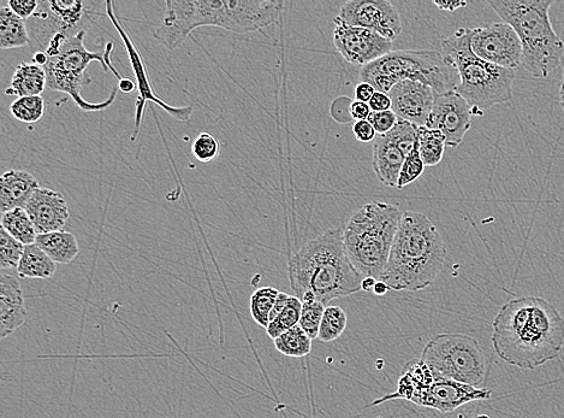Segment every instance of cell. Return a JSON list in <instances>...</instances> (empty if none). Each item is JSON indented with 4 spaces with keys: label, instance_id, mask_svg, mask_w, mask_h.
Returning <instances> with one entry per match:
<instances>
[{
    "label": "cell",
    "instance_id": "d590c367",
    "mask_svg": "<svg viewBox=\"0 0 564 418\" xmlns=\"http://www.w3.org/2000/svg\"><path fill=\"white\" fill-rule=\"evenodd\" d=\"M402 373L407 374L409 378H411L414 385L417 386V393L427 390V388H430L436 381L435 375H433L429 365L421 361V358H415L409 361L405 365V368H403Z\"/></svg>",
    "mask_w": 564,
    "mask_h": 418
},
{
    "label": "cell",
    "instance_id": "f5cc1de1",
    "mask_svg": "<svg viewBox=\"0 0 564 418\" xmlns=\"http://www.w3.org/2000/svg\"><path fill=\"white\" fill-rule=\"evenodd\" d=\"M472 418H491V417L488 416V415H478V416H474Z\"/></svg>",
    "mask_w": 564,
    "mask_h": 418
},
{
    "label": "cell",
    "instance_id": "7a4b0ae2",
    "mask_svg": "<svg viewBox=\"0 0 564 418\" xmlns=\"http://www.w3.org/2000/svg\"><path fill=\"white\" fill-rule=\"evenodd\" d=\"M288 272L295 297L325 306L360 292L364 280L350 262L342 229H330L308 241L290 257Z\"/></svg>",
    "mask_w": 564,
    "mask_h": 418
},
{
    "label": "cell",
    "instance_id": "277c9868",
    "mask_svg": "<svg viewBox=\"0 0 564 418\" xmlns=\"http://www.w3.org/2000/svg\"><path fill=\"white\" fill-rule=\"evenodd\" d=\"M503 22L514 28L522 45V64L534 78L545 79L560 67L564 43L552 28L554 0H489Z\"/></svg>",
    "mask_w": 564,
    "mask_h": 418
},
{
    "label": "cell",
    "instance_id": "8fae6325",
    "mask_svg": "<svg viewBox=\"0 0 564 418\" xmlns=\"http://www.w3.org/2000/svg\"><path fill=\"white\" fill-rule=\"evenodd\" d=\"M419 127L400 121L393 131L374 139L372 167L379 181L387 187H397L406 158L418 146Z\"/></svg>",
    "mask_w": 564,
    "mask_h": 418
},
{
    "label": "cell",
    "instance_id": "2e32d148",
    "mask_svg": "<svg viewBox=\"0 0 564 418\" xmlns=\"http://www.w3.org/2000/svg\"><path fill=\"white\" fill-rule=\"evenodd\" d=\"M472 108L459 93L449 91L437 94L426 126L441 132L447 146H460L472 127Z\"/></svg>",
    "mask_w": 564,
    "mask_h": 418
},
{
    "label": "cell",
    "instance_id": "4dcf8cb0",
    "mask_svg": "<svg viewBox=\"0 0 564 418\" xmlns=\"http://www.w3.org/2000/svg\"><path fill=\"white\" fill-rule=\"evenodd\" d=\"M347 323V314L340 306H326L317 339L323 343L337 340L346 331Z\"/></svg>",
    "mask_w": 564,
    "mask_h": 418
},
{
    "label": "cell",
    "instance_id": "3957f363",
    "mask_svg": "<svg viewBox=\"0 0 564 418\" xmlns=\"http://www.w3.org/2000/svg\"><path fill=\"white\" fill-rule=\"evenodd\" d=\"M445 257L447 246L429 217L407 211L379 280L397 292L425 290L442 273Z\"/></svg>",
    "mask_w": 564,
    "mask_h": 418
},
{
    "label": "cell",
    "instance_id": "5b68a950",
    "mask_svg": "<svg viewBox=\"0 0 564 418\" xmlns=\"http://www.w3.org/2000/svg\"><path fill=\"white\" fill-rule=\"evenodd\" d=\"M471 28H459L442 41V55L459 74L455 91L472 108L473 115L513 99L514 70L495 66L474 54Z\"/></svg>",
    "mask_w": 564,
    "mask_h": 418
},
{
    "label": "cell",
    "instance_id": "ac0fdd59",
    "mask_svg": "<svg viewBox=\"0 0 564 418\" xmlns=\"http://www.w3.org/2000/svg\"><path fill=\"white\" fill-rule=\"evenodd\" d=\"M391 99V110L400 121L425 127L431 115L437 93L432 87L418 81L399 82L388 93Z\"/></svg>",
    "mask_w": 564,
    "mask_h": 418
},
{
    "label": "cell",
    "instance_id": "1f68e13d",
    "mask_svg": "<svg viewBox=\"0 0 564 418\" xmlns=\"http://www.w3.org/2000/svg\"><path fill=\"white\" fill-rule=\"evenodd\" d=\"M302 310V302L298 297L290 296L286 308L283 309L269 327L266 328L267 335L273 340L279 335L286 333L289 329L299 325Z\"/></svg>",
    "mask_w": 564,
    "mask_h": 418
},
{
    "label": "cell",
    "instance_id": "60d3db41",
    "mask_svg": "<svg viewBox=\"0 0 564 418\" xmlns=\"http://www.w3.org/2000/svg\"><path fill=\"white\" fill-rule=\"evenodd\" d=\"M353 132L356 140H359L360 143H370V141H374L378 135L376 129H374L371 122L368 120L356 121L354 123Z\"/></svg>",
    "mask_w": 564,
    "mask_h": 418
},
{
    "label": "cell",
    "instance_id": "f35d334b",
    "mask_svg": "<svg viewBox=\"0 0 564 418\" xmlns=\"http://www.w3.org/2000/svg\"><path fill=\"white\" fill-rule=\"evenodd\" d=\"M368 121L376 129L378 135L388 134L400 122L399 117L396 116L393 110L381 111V113H374L372 111Z\"/></svg>",
    "mask_w": 564,
    "mask_h": 418
},
{
    "label": "cell",
    "instance_id": "f907efd6",
    "mask_svg": "<svg viewBox=\"0 0 564 418\" xmlns=\"http://www.w3.org/2000/svg\"><path fill=\"white\" fill-rule=\"evenodd\" d=\"M377 280L373 278H365L361 282V291L373 292L374 286H376Z\"/></svg>",
    "mask_w": 564,
    "mask_h": 418
},
{
    "label": "cell",
    "instance_id": "e0dca14e",
    "mask_svg": "<svg viewBox=\"0 0 564 418\" xmlns=\"http://www.w3.org/2000/svg\"><path fill=\"white\" fill-rule=\"evenodd\" d=\"M88 5L91 4L75 2V0L40 2L37 13L32 17L40 28V38L47 37L50 43L58 33L71 37L83 31L80 29L83 21L93 13L91 9H87Z\"/></svg>",
    "mask_w": 564,
    "mask_h": 418
},
{
    "label": "cell",
    "instance_id": "836d02e7",
    "mask_svg": "<svg viewBox=\"0 0 564 418\" xmlns=\"http://www.w3.org/2000/svg\"><path fill=\"white\" fill-rule=\"evenodd\" d=\"M25 247L0 228V268L3 270L19 268Z\"/></svg>",
    "mask_w": 564,
    "mask_h": 418
},
{
    "label": "cell",
    "instance_id": "83f0119b",
    "mask_svg": "<svg viewBox=\"0 0 564 418\" xmlns=\"http://www.w3.org/2000/svg\"><path fill=\"white\" fill-rule=\"evenodd\" d=\"M447 140L441 132L427 127H419L418 150L426 167H436L442 162Z\"/></svg>",
    "mask_w": 564,
    "mask_h": 418
},
{
    "label": "cell",
    "instance_id": "6da1fadb",
    "mask_svg": "<svg viewBox=\"0 0 564 418\" xmlns=\"http://www.w3.org/2000/svg\"><path fill=\"white\" fill-rule=\"evenodd\" d=\"M492 345L504 362L534 370L560 355L564 319L554 305L539 297H520L504 304L495 317Z\"/></svg>",
    "mask_w": 564,
    "mask_h": 418
},
{
    "label": "cell",
    "instance_id": "816d5d0a",
    "mask_svg": "<svg viewBox=\"0 0 564 418\" xmlns=\"http://www.w3.org/2000/svg\"><path fill=\"white\" fill-rule=\"evenodd\" d=\"M560 105L564 113V68H563V75H562L561 86H560Z\"/></svg>",
    "mask_w": 564,
    "mask_h": 418
},
{
    "label": "cell",
    "instance_id": "cb8c5ba5",
    "mask_svg": "<svg viewBox=\"0 0 564 418\" xmlns=\"http://www.w3.org/2000/svg\"><path fill=\"white\" fill-rule=\"evenodd\" d=\"M35 244L56 264H70L80 253L79 243L70 232L39 234Z\"/></svg>",
    "mask_w": 564,
    "mask_h": 418
},
{
    "label": "cell",
    "instance_id": "52a82bcc",
    "mask_svg": "<svg viewBox=\"0 0 564 418\" xmlns=\"http://www.w3.org/2000/svg\"><path fill=\"white\" fill-rule=\"evenodd\" d=\"M403 213L396 205H362L343 229L344 246L362 278L381 279L399 231Z\"/></svg>",
    "mask_w": 564,
    "mask_h": 418
},
{
    "label": "cell",
    "instance_id": "ab89813d",
    "mask_svg": "<svg viewBox=\"0 0 564 418\" xmlns=\"http://www.w3.org/2000/svg\"><path fill=\"white\" fill-rule=\"evenodd\" d=\"M39 3L38 0H9L8 5L17 16L26 21L37 13Z\"/></svg>",
    "mask_w": 564,
    "mask_h": 418
},
{
    "label": "cell",
    "instance_id": "9c48e42d",
    "mask_svg": "<svg viewBox=\"0 0 564 418\" xmlns=\"http://www.w3.org/2000/svg\"><path fill=\"white\" fill-rule=\"evenodd\" d=\"M421 361L429 365L436 379L459 382L483 390L490 364L479 341L465 334L436 335L424 347Z\"/></svg>",
    "mask_w": 564,
    "mask_h": 418
},
{
    "label": "cell",
    "instance_id": "7c38bea8",
    "mask_svg": "<svg viewBox=\"0 0 564 418\" xmlns=\"http://www.w3.org/2000/svg\"><path fill=\"white\" fill-rule=\"evenodd\" d=\"M106 13H108L109 19L112 25L117 29L118 34L126 45V49L129 56L130 64H132L133 72L135 74L136 82H138L139 98L136 100L135 107V127L132 140L135 141L139 137L140 128L142 126V120H144L145 105L147 102H153L159 105L160 108L164 109L169 116L174 117L178 121H188L191 119L194 108L189 105V107H171L164 100L160 99L156 92H154L150 76L147 74V69L142 57L139 54L138 49L134 45L132 39H130L129 34L126 29L118 21L116 11L114 9V3H106Z\"/></svg>",
    "mask_w": 564,
    "mask_h": 418
},
{
    "label": "cell",
    "instance_id": "c3c4849f",
    "mask_svg": "<svg viewBox=\"0 0 564 418\" xmlns=\"http://www.w3.org/2000/svg\"><path fill=\"white\" fill-rule=\"evenodd\" d=\"M390 288L385 282L378 280L376 286L373 288V293L378 297L385 296L389 292Z\"/></svg>",
    "mask_w": 564,
    "mask_h": 418
},
{
    "label": "cell",
    "instance_id": "d6986e66",
    "mask_svg": "<svg viewBox=\"0 0 564 418\" xmlns=\"http://www.w3.org/2000/svg\"><path fill=\"white\" fill-rule=\"evenodd\" d=\"M491 397L492 391L486 388L479 390V388L459 384V382L436 379L435 384L430 388L415 393L411 402L424 406V408L449 414L463 405L478 402V400H489Z\"/></svg>",
    "mask_w": 564,
    "mask_h": 418
},
{
    "label": "cell",
    "instance_id": "b9f144b4",
    "mask_svg": "<svg viewBox=\"0 0 564 418\" xmlns=\"http://www.w3.org/2000/svg\"><path fill=\"white\" fill-rule=\"evenodd\" d=\"M370 108L374 113H381V111H388L391 110L393 104H391V99L389 94L383 92H376L374 96L370 100Z\"/></svg>",
    "mask_w": 564,
    "mask_h": 418
},
{
    "label": "cell",
    "instance_id": "7dc6e473",
    "mask_svg": "<svg viewBox=\"0 0 564 418\" xmlns=\"http://www.w3.org/2000/svg\"><path fill=\"white\" fill-rule=\"evenodd\" d=\"M118 88H120V90L123 93H132L135 91V82L133 80H130L128 78H123L120 81V85H118Z\"/></svg>",
    "mask_w": 564,
    "mask_h": 418
},
{
    "label": "cell",
    "instance_id": "7402d4cb",
    "mask_svg": "<svg viewBox=\"0 0 564 418\" xmlns=\"http://www.w3.org/2000/svg\"><path fill=\"white\" fill-rule=\"evenodd\" d=\"M39 182L25 170H9L0 179V210L2 213L25 209L29 199L39 190Z\"/></svg>",
    "mask_w": 564,
    "mask_h": 418
},
{
    "label": "cell",
    "instance_id": "484cf974",
    "mask_svg": "<svg viewBox=\"0 0 564 418\" xmlns=\"http://www.w3.org/2000/svg\"><path fill=\"white\" fill-rule=\"evenodd\" d=\"M57 264L37 244L25 247L17 274L21 279L49 280L56 274Z\"/></svg>",
    "mask_w": 564,
    "mask_h": 418
},
{
    "label": "cell",
    "instance_id": "4fadbf2b",
    "mask_svg": "<svg viewBox=\"0 0 564 418\" xmlns=\"http://www.w3.org/2000/svg\"><path fill=\"white\" fill-rule=\"evenodd\" d=\"M471 45L474 54L495 66L515 70L522 64L521 40L506 22L472 29Z\"/></svg>",
    "mask_w": 564,
    "mask_h": 418
},
{
    "label": "cell",
    "instance_id": "ba28073f",
    "mask_svg": "<svg viewBox=\"0 0 564 418\" xmlns=\"http://www.w3.org/2000/svg\"><path fill=\"white\" fill-rule=\"evenodd\" d=\"M360 80L387 94L396 84L406 80L421 82L442 94L455 91L459 74L442 52L403 50L391 51L381 60L362 67Z\"/></svg>",
    "mask_w": 564,
    "mask_h": 418
},
{
    "label": "cell",
    "instance_id": "f6af8a7d",
    "mask_svg": "<svg viewBox=\"0 0 564 418\" xmlns=\"http://www.w3.org/2000/svg\"><path fill=\"white\" fill-rule=\"evenodd\" d=\"M289 294L284 293V292H279L278 294V298L276 300V304L275 306H273L271 315H270V323L276 319V317L281 314V312L283 311L284 308H286V305L289 302Z\"/></svg>",
    "mask_w": 564,
    "mask_h": 418
},
{
    "label": "cell",
    "instance_id": "f1b7e54d",
    "mask_svg": "<svg viewBox=\"0 0 564 418\" xmlns=\"http://www.w3.org/2000/svg\"><path fill=\"white\" fill-rule=\"evenodd\" d=\"M273 341L276 350L287 357L302 358L310 355L312 351V339L299 325L279 335Z\"/></svg>",
    "mask_w": 564,
    "mask_h": 418
},
{
    "label": "cell",
    "instance_id": "f546056e",
    "mask_svg": "<svg viewBox=\"0 0 564 418\" xmlns=\"http://www.w3.org/2000/svg\"><path fill=\"white\" fill-rule=\"evenodd\" d=\"M278 294L279 291L273 287H261L252 294L249 308H251V315L258 326L265 329L269 327L270 315L273 306L276 304Z\"/></svg>",
    "mask_w": 564,
    "mask_h": 418
},
{
    "label": "cell",
    "instance_id": "7bdbcfd3",
    "mask_svg": "<svg viewBox=\"0 0 564 418\" xmlns=\"http://www.w3.org/2000/svg\"><path fill=\"white\" fill-rule=\"evenodd\" d=\"M371 113L372 110L370 108V105H368L367 103L358 102V100H355V102L350 103L349 114H350V119L352 120H356V121L368 120V117H370Z\"/></svg>",
    "mask_w": 564,
    "mask_h": 418
},
{
    "label": "cell",
    "instance_id": "9a60e30c",
    "mask_svg": "<svg viewBox=\"0 0 564 418\" xmlns=\"http://www.w3.org/2000/svg\"><path fill=\"white\" fill-rule=\"evenodd\" d=\"M337 17L349 26L370 29L390 41L402 32L400 13L389 0H349Z\"/></svg>",
    "mask_w": 564,
    "mask_h": 418
},
{
    "label": "cell",
    "instance_id": "30bf717a",
    "mask_svg": "<svg viewBox=\"0 0 564 418\" xmlns=\"http://www.w3.org/2000/svg\"><path fill=\"white\" fill-rule=\"evenodd\" d=\"M166 15L153 37L169 51H174L195 29L212 26L225 29L228 13L225 0H168Z\"/></svg>",
    "mask_w": 564,
    "mask_h": 418
},
{
    "label": "cell",
    "instance_id": "ee69618b",
    "mask_svg": "<svg viewBox=\"0 0 564 418\" xmlns=\"http://www.w3.org/2000/svg\"><path fill=\"white\" fill-rule=\"evenodd\" d=\"M376 92V88L368 84V82H360L355 88V98L358 102L368 104Z\"/></svg>",
    "mask_w": 564,
    "mask_h": 418
},
{
    "label": "cell",
    "instance_id": "681fc988",
    "mask_svg": "<svg viewBox=\"0 0 564 418\" xmlns=\"http://www.w3.org/2000/svg\"><path fill=\"white\" fill-rule=\"evenodd\" d=\"M47 60H49V57H47L46 52L43 51H38L37 54L34 55L33 57V63L37 64V66L39 67H45V64L47 63Z\"/></svg>",
    "mask_w": 564,
    "mask_h": 418
},
{
    "label": "cell",
    "instance_id": "8992f818",
    "mask_svg": "<svg viewBox=\"0 0 564 418\" xmlns=\"http://www.w3.org/2000/svg\"><path fill=\"white\" fill-rule=\"evenodd\" d=\"M86 32L81 31L71 37L58 33L46 46V55L49 57L44 70L47 78V88L51 91L62 92L73 98L81 110L86 113L103 111L111 107L115 102L117 92L120 88L115 87L110 97L102 103H89L82 97V88L91 84L87 70L92 62H99L102 68L110 70L120 81L123 79L118 70L110 60L114 44H106L104 54L91 52L85 46Z\"/></svg>",
    "mask_w": 564,
    "mask_h": 418
},
{
    "label": "cell",
    "instance_id": "8d00e7d4",
    "mask_svg": "<svg viewBox=\"0 0 564 418\" xmlns=\"http://www.w3.org/2000/svg\"><path fill=\"white\" fill-rule=\"evenodd\" d=\"M425 168V163L421 160L417 146L403 163L397 188H405L413 184L424 174Z\"/></svg>",
    "mask_w": 564,
    "mask_h": 418
},
{
    "label": "cell",
    "instance_id": "5bb4252c",
    "mask_svg": "<svg viewBox=\"0 0 564 418\" xmlns=\"http://www.w3.org/2000/svg\"><path fill=\"white\" fill-rule=\"evenodd\" d=\"M334 45L344 60L366 67L393 51V41L370 29L353 27L335 17Z\"/></svg>",
    "mask_w": 564,
    "mask_h": 418
},
{
    "label": "cell",
    "instance_id": "4316f807",
    "mask_svg": "<svg viewBox=\"0 0 564 418\" xmlns=\"http://www.w3.org/2000/svg\"><path fill=\"white\" fill-rule=\"evenodd\" d=\"M2 228L25 246L35 244L38 238L37 229L25 209H15L3 214Z\"/></svg>",
    "mask_w": 564,
    "mask_h": 418
},
{
    "label": "cell",
    "instance_id": "e575fe53",
    "mask_svg": "<svg viewBox=\"0 0 564 418\" xmlns=\"http://www.w3.org/2000/svg\"><path fill=\"white\" fill-rule=\"evenodd\" d=\"M326 306L316 300L302 302L299 326L304 329L312 340L318 338L320 323H322Z\"/></svg>",
    "mask_w": 564,
    "mask_h": 418
},
{
    "label": "cell",
    "instance_id": "d4e9b609",
    "mask_svg": "<svg viewBox=\"0 0 564 418\" xmlns=\"http://www.w3.org/2000/svg\"><path fill=\"white\" fill-rule=\"evenodd\" d=\"M26 21L17 16L9 5L0 8V49H20L31 43Z\"/></svg>",
    "mask_w": 564,
    "mask_h": 418
},
{
    "label": "cell",
    "instance_id": "ffe728a7",
    "mask_svg": "<svg viewBox=\"0 0 564 418\" xmlns=\"http://www.w3.org/2000/svg\"><path fill=\"white\" fill-rule=\"evenodd\" d=\"M25 210L39 234L63 231L70 219L67 200L62 193L39 188L26 205Z\"/></svg>",
    "mask_w": 564,
    "mask_h": 418
},
{
    "label": "cell",
    "instance_id": "bcb514c9",
    "mask_svg": "<svg viewBox=\"0 0 564 418\" xmlns=\"http://www.w3.org/2000/svg\"><path fill=\"white\" fill-rule=\"evenodd\" d=\"M433 4H435L438 9L450 11V13H454V11L461 8H466L468 5L467 2H460V0H456V2H438V0H435Z\"/></svg>",
    "mask_w": 564,
    "mask_h": 418
},
{
    "label": "cell",
    "instance_id": "d6a6232c",
    "mask_svg": "<svg viewBox=\"0 0 564 418\" xmlns=\"http://www.w3.org/2000/svg\"><path fill=\"white\" fill-rule=\"evenodd\" d=\"M10 113L17 121L32 125V123L43 119L45 113L44 99L41 96L17 98L10 105Z\"/></svg>",
    "mask_w": 564,
    "mask_h": 418
},
{
    "label": "cell",
    "instance_id": "74e56055",
    "mask_svg": "<svg viewBox=\"0 0 564 418\" xmlns=\"http://www.w3.org/2000/svg\"><path fill=\"white\" fill-rule=\"evenodd\" d=\"M219 150H221V146H219L218 140L210 133H201L192 146L193 156L201 163H210L216 160Z\"/></svg>",
    "mask_w": 564,
    "mask_h": 418
},
{
    "label": "cell",
    "instance_id": "603a6c76",
    "mask_svg": "<svg viewBox=\"0 0 564 418\" xmlns=\"http://www.w3.org/2000/svg\"><path fill=\"white\" fill-rule=\"evenodd\" d=\"M47 88V78L43 67L34 63H21L17 66L11 84L5 93L8 96H41Z\"/></svg>",
    "mask_w": 564,
    "mask_h": 418
},
{
    "label": "cell",
    "instance_id": "44dd1931",
    "mask_svg": "<svg viewBox=\"0 0 564 418\" xmlns=\"http://www.w3.org/2000/svg\"><path fill=\"white\" fill-rule=\"evenodd\" d=\"M27 308L20 280L13 274L0 275V338L7 339L25 325Z\"/></svg>",
    "mask_w": 564,
    "mask_h": 418
}]
</instances>
